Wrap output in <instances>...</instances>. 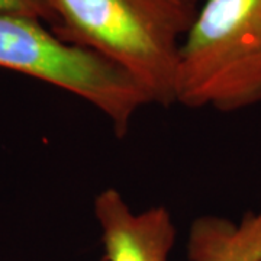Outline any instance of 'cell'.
Masks as SVG:
<instances>
[{
	"mask_svg": "<svg viewBox=\"0 0 261 261\" xmlns=\"http://www.w3.org/2000/svg\"><path fill=\"white\" fill-rule=\"evenodd\" d=\"M60 39L87 48L129 73L152 105H174L183 39L199 0H53Z\"/></svg>",
	"mask_w": 261,
	"mask_h": 261,
	"instance_id": "obj_1",
	"label": "cell"
},
{
	"mask_svg": "<svg viewBox=\"0 0 261 261\" xmlns=\"http://www.w3.org/2000/svg\"><path fill=\"white\" fill-rule=\"evenodd\" d=\"M174 105L232 113L261 105V0H206L183 39Z\"/></svg>",
	"mask_w": 261,
	"mask_h": 261,
	"instance_id": "obj_2",
	"label": "cell"
},
{
	"mask_svg": "<svg viewBox=\"0 0 261 261\" xmlns=\"http://www.w3.org/2000/svg\"><path fill=\"white\" fill-rule=\"evenodd\" d=\"M0 67L74 94L109 121L118 138L151 99L129 73L92 49L64 42L42 20L0 12Z\"/></svg>",
	"mask_w": 261,
	"mask_h": 261,
	"instance_id": "obj_3",
	"label": "cell"
},
{
	"mask_svg": "<svg viewBox=\"0 0 261 261\" xmlns=\"http://www.w3.org/2000/svg\"><path fill=\"white\" fill-rule=\"evenodd\" d=\"M93 215L103 248V261H170L177 226L166 206L134 211L115 187L93 200Z\"/></svg>",
	"mask_w": 261,
	"mask_h": 261,
	"instance_id": "obj_4",
	"label": "cell"
},
{
	"mask_svg": "<svg viewBox=\"0 0 261 261\" xmlns=\"http://www.w3.org/2000/svg\"><path fill=\"white\" fill-rule=\"evenodd\" d=\"M189 261H261V207L240 221L203 215L189 228Z\"/></svg>",
	"mask_w": 261,
	"mask_h": 261,
	"instance_id": "obj_5",
	"label": "cell"
},
{
	"mask_svg": "<svg viewBox=\"0 0 261 261\" xmlns=\"http://www.w3.org/2000/svg\"><path fill=\"white\" fill-rule=\"evenodd\" d=\"M0 12L39 19L49 28L58 22L53 0H0Z\"/></svg>",
	"mask_w": 261,
	"mask_h": 261,
	"instance_id": "obj_6",
	"label": "cell"
}]
</instances>
